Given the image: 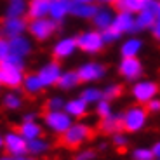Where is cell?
Instances as JSON below:
<instances>
[{
  "label": "cell",
  "mask_w": 160,
  "mask_h": 160,
  "mask_svg": "<svg viewBox=\"0 0 160 160\" xmlns=\"http://www.w3.org/2000/svg\"><path fill=\"white\" fill-rule=\"evenodd\" d=\"M24 61L26 59L9 54L0 63V84L9 89L21 87V82L24 78Z\"/></svg>",
  "instance_id": "1"
},
{
  "label": "cell",
  "mask_w": 160,
  "mask_h": 160,
  "mask_svg": "<svg viewBox=\"0 0 160 160\" xmlns=\"http://www.w3.org/2000/svg\"><path fill=\"white\" fill-rule=\"evenodd\" d=\"M101 35L106 44L118 42L120 38H124V35H134V16L129 12L115 11L112 24L106 30H103Z\"/></svg>",
  "instance_id": "2"
},
{
  "label": "cell",
  "mask_w": 160,
  "mask_h": 160,
  "mask_svg": "<svg viewBox=\"0 0 160 160\" xmlns=\"http://www.w3.org/2000/svg\"><path fill=\"white\" fill-rule=\"evenodd\" d=\"M75 42H77V51H82L84 54H89V56H96L106 47V42H104L101 32H98L94 28L82 30L75 37Z\"/></svg>",
  "instance_id": "3"
},
{
  "label": "cell",
  "mask_w": 160,
  "mask_h": 160,
  "mask_svg": "<svg viewBox=\"0 0 160 160\" xmlns=\"http://www.w3.org/2000/svg\"><path fill=\"white\" fill-rule=\"evenodd\" d=\"M58 32V23L52 21L51 18H40V19H28L26 26V35L37 42H45L52 38L54 33Z\"/></svg>",
  "instance_id": "4"
},
{
  "label": "cell",
  "mask_w": 160,
  "mask_h": 160,
  "mask_svg": "<svg viewBox=\"0 0 160 160\" xmlns=\"http://www.w3.org/2000/svg\"><path fill=\"white\" fill-rule=\"evenodd\" d=\"M148 112L143 106H131L125 113H122V129L129 132H138L146 124Z\"/></svg>",
  "instance_id": "5"
},
{
  "label": "cell",
  "mask_w": 160,
  "mask_h": 160,
  "mask_svg": "<svg viewBox=\"0 0 160 160\" xmlns=\"http://www.w3.org/2000/svg\"><path fill=\"white\" fill-rule=\"evenodd\" d=\"M77 75H78L80 82H85V84H92V82H98V80L104 78L106 75V66L99 61H85L75 70Z\"/></svg>",
  "instance_id": "6"
},
{
  "label": "cell",
  "mask_w": 160,
  "mask_h": 160,
  "mask_svg": "<svg viewBox=\"0 0 160 160\" xmlns=\"http://www.w3.org/2000/svg\"><path fill=\"white\" fill-rule=\"evenodd\" d=\"M158 94V85L153 80H146V78H139L134 82L132 85V98L138 101V103L146 104L150 99L157 98Z\"/></svg>",
  "instance_id": "7"
},
{
  "label": "cell",
  "mask_w": 160,
  "mask_h": 160,
  "mask_svg": "<svg viewBox=\"0 0 160 160\" xmlns=\"http://www.w3.org/2000/svg\"><path fill=\"white\" fill-rule=\"evenodd\" d=\"M26 26H28L26 18H4L0 23V37L9 40L19 35H26Z\"/></svg>",
  "instance_id": "8"
},
{
  "label": "cell",
  "mask_w": 160,
  "mask_h": 160,
  "mask_svg": "<svg viewBox=\"0 0 160 160\" xmlns=\"http://www.w3.org/2000/svg\"><path fill=\"white\" fill-rule=\"evenodd\" d=\"M91 138V129L87 124H72L66 131L63 132V141L66 146H78V144L85 143Z\"/></svg>",
  "instance_id": "9"
},
{
  "label": "cell",
  "mask_w": 160,
  "mask_h": 160,
  "mask_svg": "<svg viewBox=\"0 0 160 160\" xmlns=\"http://www.w3.org/2000/svg\"><path fill=\"white\" fill-rule=\"evenodd\" d=\"M75 52H77V42H75V37H72V35L59 37L52 44V56L56 58L58 61L70 59V58L75 56Z\"/></svg>",
  "instance_id": "10"
},
{
  "label": "cell",
  "mask_w": 160,
  "mask_h": 160,
  "mask_svg": "<svg viewBox=\"0 0 160 160\" xmlns=\"http://www.w3.org/2000/svg\"><path fill=\"white\" fill-rule=\"evenodd\" d=\"M44 120H45V125H47L52 132H58V134H63V132L73 124L72 117H70L68 113H64L63 110H54V112L49 110V112L45 113Z\"/></svg>",
  "instance_id": "11"
},
{
  "label": "cell",
  "mask_w": 160,
  "mask_h": 160,
  "mask_svg": "<svg viewBox=\"0 0 160 160\" xmlns=\"http://www.w3.org/2000/svg\"><path fill=\"white\" fill-rule=\"evenodd\" d=\"M61 72H63V68H61L59 61H49V63L42 64L38 68L37 77L40 78V82H42L44 87H52V85L58 84V80L61 77Z\"/></svg>",
  "instance_id": "12"
},
{
  "label": "cell",
  "mask_w": 160,
  "mask_h": 160,
  "mask_svg": "<svg viewBox=\"0 0 160 160\" xmlns=\"http://www.w3.org/2000/svg\"><path fill=\"white\" fill-rule=\"evenodd\" d=\"M118 73L129 82H136L143 75V63L139 58H122L118 63Z\"/></svg>",
  "instance_id": "13"
},
{
  "label": "cell",
  "mask_w": 160,
  "mask_h": 160,
  "mask_svg": "<svg viewBox=\"0 0 160 160\" xmlns=\"http://www.w3.org/2000/svg\"><path fill=\"white\" fill-rule=\"evenodd\" d=\"M7 42H9V54H11V56L26 59L33 51V42L28 35L14 37V38H9Z\"/></svg>",
  "instance_id": "14"
},
{
  "label": "cell",
  "mask_w": 160,
  "mask_h": 160,
  "mask_svg": "<svg viewBox=\"0 0 160 160\" xmlns=\"http://www.w3.org/2000/svg\"><path fill=\"white\" fill-rule=\"evenodd\" d=\"M113 16H115V9L110 7V5H98L94 16H92L91 23H92V28L98 30V32H103L106 30L112 24Z\"/></svg>",
  "instance_id": "15"
},
{
  "label": "cell",
  "mask_w": 160,
  "mask_h": 160,
  "mask_svg": "<svg viewBox=\"0 0 160 160\" xmlns=\"http://www.w3.org/2000/svg\"><path fill=\"white\" fill-rule=\"evenodd\" d=\"M143 47H144V42L141 37L127 35L120 44V54H122V58H139Z\"/></svg>",
  "instance_id": "16"
},
{
  "label": "cell",
  "mask_w": 160,
  "mask_h": 160,
  "mask_svg": "<svg viewBox=\"0 0 160 160\" xmlns=\"http://www.w3.org/2000/svg\"><path fill=\"white\" fill-rule=\"evenodd\" d=\"M2 144L5 146L7 153H12L14 157L26 153V139L21 136L19 132H9L7 136L2 139Z\"/></svg>",
  "instance_id": "17"
},
{
  "label": "cell",
  "mask_w": 160,
  "mask_h": 160,
  "mask_svg": "<svg viewBox=\"0 0 160 160\" xmlns=\"http://www.w3.org/2000/svg\"><path fill=\"white\" fill-rule=\"evenodd\" d=\"M157 19H160V18L155 16V14L152 12V9L146 5L144 9H141L139 12H136V14H134V33L148 32L150 26H152Z\"/></svg>",
  "instance_id": "18"
},
{
  "label": "cell",
  "mask_w": 160,
  "mask_h": 160,
  "mask_svg": "<svg viewBox=\"0 0 160 160\" xmlns=\"http://www.w3.org/2000/svg\"><path fill=\"white\" fill-rule=\"evenodd\" d=\"M70 0H51V7H49V16L52 21H56L58 24L68 19L70 16Z\"/></svg>",
  "instance_id": "19"
},
{
  "label": "cell",
  "mask_w": 160,
  "mask_h": 160,
  "mask_svg": "<svg viewBox=\"0 0 160 160\" xmlns=\"http://www.w3.org/2000/svg\"><path fill=\"white\" fill-rule=\"evenodd\" d=\"M51 0H28L26 4V19H40L49 16Z\"/></svg>",
  "instance_id": "20"
},
{
  "label": "cell",
  "mask_w": 160,
  "mask_h": 160,
  "mask_svg": "<svg viewBox=\"0 0 160 160\" xmlns=\"http://www.w3.org/2000/svg\"><path fill=\"white\" fill-rule=\"evenodd\" d=\"M96 9H98L96 4H72L70 5V16L75 18V19L91 21Z\"/></svg>",
  "instance_id": "21"
},
{
  "label": "cell",
  "mask_w": 160,
  "mask_h": 160,
  "mask_svg": "<svg viewBox=\"0 0 160 160\" xmlns=\"http://www.w3.org/2000/svg\"><path fill=\"white\" fill-rule=\"evenodd\" d=\"M150 4V0H115V11H120V12H129V14H136L139 12L141 9H144L146 5Z\"/></svg>",
  "instance_id": "22"
},
{
  "label": "cell",
  "mask_w": 160,
  "mask_h": 160,
  "mask_svg": "<svg viewBox=\"0 0 160 160\" xmlns=\"http://www.w3.org/2000/svg\"><path fill=\"white\" fill-rule=\"evenodd\" d=\"M28 0H5L4 18H26Z\"/></svg>",
  "instance_id": "23"
},
{
  "label": "cell",
  "mask_w": 160,
  "mask_h": 160,
  "mask_svg": "<svg viewBox=\"0 0 160 160\" xmlns=\"http://www.w3.org/2000/svg\"><path fill=\"white\" fill-rule=\"evenodd\" d=\"M87 106L89 104L85 103L82 98H73L70 101H64V106H63V112L68 113L70 117H82L87 113Z\"/></svg>",
  "instance_id": "24"
},
{
  "label": "cell",
  "mask_w": 160,
  "mask_h": 160,
  "mask_svg": "<svg viewBox=\"0 0 160 160\" xmlns=\"http://www.w3.org/2000/svg\"><path fill=\"white\" fill-rule=\"evenodd\" d=\"M78 84H80V80H78V75H77L75 70H66V72L63 70L56 85L61 87L63 91H72V89H75Z\"/></svg>",
  "instance_id": "25"
},
{
  "label": "cell",
  "mask_w": 160,
  "mask_h": 160,
  "mask_svg": "<svg viewBox=\"0 0 160 160\" xmlns=\"http://www.w3.org/2000/svg\"><path fill=\"white\" fill-rule=\"evenodd\" d=\"M19 134L26 141L35 139V138L42 136V127L37 124L35 120H24L23 124H21V127H19Z\"/></svg>",
  "instance_id": "26"
},
{
  "label": "cell",
  "mask_w": 160,
  "mask_h": 160,
  "mask_svg": "<svg viewBox=\"0 0 160 160\" xmlns=\"http://www.w3.org/2000/svg\"><path fill=\"white\" fill-rule=\"evenodd\" d=\"M101 129H103L104 132H113V134H117V132L122 129V115L112 112L108 117H103Z\"/></svg>",
  "instance_id": "27"
},
{
  "label": "cell",
  "mask_w": 160,
  "mask_h": 160,
  "mask_svg": "<svg viewBox=\"0 0 160 160\" xmlns=\"http://www.w3.org/2000/svg\"><path fill=\"white\" fill-rule=\"evenodd\" d=\"M21 87L28 92V94H38V92H42L45 89L44 85H42V82H40V78L37 77V73L24 75L23 82H21Z\"/></svg>",
  "instance_id": "28"
},
{
  "label": "cell",
  "mask_w": 160,
  "mask_h": 160,
  "mask_svg": "<svg viewBox=\"0 0 160 160\" xmlns=\"http://www.w3.org/2000/svg\"><path fill=\"white\" fill-rule=\"evenodd\" d=\"M78 98H82V99L85 101L87 104H96L99 99H103V92H101L99 87H94V85H89V87H85L84 91H82V94H80Z\"/></svg>",
  "instance_id": "29"
},
{
  "label": "cell",
  "mask_w": 160,
  "mask_h": 160,
  "mask_svg": "<svg viewBox=\"0 0 160 160\" xmlns=\"http://www.w3.org/2000/svg\"><path fill=\"white\" fill-rule=\"evenodd\" d=\"M49 148V144L45 139H38V138H35V139H30L26 141V152H30L32 155H42V153H45Z\"/></svg>",
  "instance_id": "30"
},
{
  "label": "cell",
  "mask_w": 160,
  "mask_h": 160,
  "mask_svg": "<svg viewBox=\"0 0 160 160\" xmlns=\"http://www.w3.org/2000/svg\"><path fill=\"white\" fill-rule=\"evenodd\" d=\"M21 104H23V98H21V94H18L14 89L9 91L7 94L4 96V106H5V108L18 110V108H21Z\"/></svg>",
  "instance_id": "31"
},
{
  "label": "cell",
  "mask_w": 160,
  "mask_h": 160,
  "mask_svg": "<svg viewBox=\"0 0 160 160\" xmlns=\"http://www.w3.org/2000/svg\"><path fill=\"white\" fill-rule=\"evenodd\" d=\"M101 92H103V99L112 101V99H115V98H118L120 94H122V87H120L118 84H108L104 89H101Z\"/></svg>",
  "instance_id": "32"
},
{
  "label": "cell",
  "mask_w": 160,
  "mask_h": 160,
  "mask_svg": "<svg viewBox=\"0 0 160 160\" xmlns=\"http://www.w3.org/2000/svg\"><path fill=\"white\" fill-rule=\"evenodd\" d=\"M96 112H98V115H99V117H108L110 113L113 112V110H112V104H110V101L99 99V101L96 103Z\"/></svg>",
  "instance_id": "33"
},
{
  "label": "cell",
  "mask_w": 160,
  "mask_h": 160,
  "mask_svg": "<svg viewBox=\"0 0 160 160\" xmlns=\"http://www.w3.org/2000/svg\"><path fill=\"white\" fill-rule=\"evenodd\" d=\"M63 106H64V99L61 96H54V98H51V99L47 101V110H63Z\"/></svg>",
  "instance_id": "34"
},
{
  "label": "cell",
  "mask_w": 160,
  "mask_h": 160,
  "mask_svg": "<svg viewBox=\"0 0 160 160\" xmlns=\"http://www.w3.org/2000/svg\"><path fill=\"white\" fill-rule=\"evenodd\" d=\"M152 158H153L152 152L146 148H139L134 152V160H152Z\"/></svg>",
  "instance_id": "35"
},
{
  "label": "cell",
  "mask_w": 160,
  "mask_h": 160,
  "mask_svg": "<svg viewBox=\"0 0 160 160\" xmlns=\"http://www.w3.org/2000/svg\"><path fill=\"white\" fill-rule=\"evenodd\" d=\"M7 56H9V42H7V38L0 37V63Z\"/></svg>",
  "instance_id": "36"
},
{
  "label": "cell",
  "mask_w": 160,
  "mask_h": 160,
  "mask_svg": "<svg viewBox=\"0 0 160 160\" xmlns=\"http://www.w3.org/2000/svg\"><path fill=\"white\" fill-rule=\"evenodd\" d=\"M148 32L152 33V37H153L155 40H158V38H160V19H157L155 23H153L152 26H150Z\"/></svg>",
  "instance_id": "37"
},
{
  "label": "cell",
  "mask_w": 160,
  "mask_h": 160,
  "mask_svg": "<svg viewBox=\"0 0 160 160\" xmlns=\"http://www.w3.org/2000/svg\"><path fill=\"white\" fill-rule=\"evenodd\" d=\"M146 112H158L160 110V101L157 99V98H153V99H150L148 103H146Z\"/></svg>",
  "instance_id": "38"
},
{
  "label": "cell",
  "mask_w": 160,
  "mask_h": 160,
  "mask_svg": "<svg viewBox=\"0 0 160 160\" xmlns=\"http://www.w3.org/2000/svg\"><path fill=\"white\" fill-rule=\"evenodd\" d=\"M113 143H115L117 146H125L127 139H125V136H122V134H115V138H113Z\"/></svg>",
  "instance_id": "39"
},
{
  "label": "cell",
  "mask_w": 160,
  "mask_h": 160,
  "mask_svg": "<svg viewBox=\"0 0 160 160\" xmlns=\"http://www.w3.org/2000/svg\"><path fill=\"white\" fill-rule=\"evenodd\" d=\"M92 158H94V153L89 152V150L87 152H82L80 155H77V160H92Z\"/></svg>",
  "instance_id": "40"
},
{
  "label": "cell",
  "mask_w": 160,
  "mask_h": 160,
  "mask_svg": "<svg viewBox=\"0 0 160 160\" xmlns=\"http://www.w3.org/2000/svg\"><path fill=\"white\" fill-rule=\"evenodd\" d=\"M94 4L96 5H110V7H113L115 0H94Z\"/></svg>",
  "instance_id": "41"
},
{
  "label": "cell",
  "mask_w": 160,
  "mask_h": 160,
  "mask_svg": "<svg viewBox=\"0 0 160 160\" xmlns=\"http://www.w3.org/2000/svg\"><path fill=\"white\" fill-rule=\"evenodd\" d=\"M150 152H152V155L157 158V157L160 155V143H155V144H153V148L150 150Z\"/></svg>",
  "instance_id": "42"
},
{
  "label": "cell",
  "mask_w": 160,
  "mask_h": 160,
  "mask_svg": "<svg viewBox=\"0 0 160 160\" xmlns=\"http://www.w3.org/2000/svg\"><path fill=\"white\" fill-rule=\"evenodd\" d=\"M72 4H94V0H70Z\"/></svg>",
  "instance_id": "43"
},
{
  "label": "cell",
  "mask_w": 160,
  "mask_h": 160,
  "mask_svg": "<svg viewBox=\"0 0 160 160\" xmlns=\"http://www.w3.org/2000/svg\"><path fill=\"white\" fill-rule=\"evenodd\" d=\"M24 120H35V115H33V113H28V115H24Z\"/></svg>",
  "instance_id": "44"
},
{
  "label": "cell",
  "mask_w": 160,
  "mask_h": 160,
  "mask_svg": "<svg viewBox=\"0 0 160 160\" xmlns=\"http://www.w3.org/2000/svg\"><path fill=\"white\" fill-rule=\"evenodd\" d=\"M12 160H32V158H26V157H23V155H19V157H14Z\"/></svg>",
  "instance_id": "45"
},
{
  "label": "cell",
  "mask_w": 160,
  "mask_h": 160,
  "mask_svg": "<svg viewBox=\"0 0 160 160\" xmlns=\"http://www.w3.org/2000/svg\"><path fill=\"white\" fill-rule=\"evenodd\" d=\"M0 146H2V136H0Z\"/></svg>",
  "instance_id": "46"
},
{
  "label": "cell",
  "mask_w": 160,
  "mask_h": 160,
  "mask_svg": "<svg viewBox=\"0 0 160 160\" xmlns=\"http://www.w3.org/2000/svg\"><path fill=\"white\" fill-rule=\"evenodd\" d=\"M0 160H9V158H0Z\"/></svg>",
  "instance_id": "47"
},
{
  "label": "cell",
  "mask_w": 160,
  "mask_h": 160,
  "mask_svg": "<svg viewBox=\"0 0 160 160\" xmlns=\"http://www.w3.org/2000/svg\"><path fill=\"white\" fill-rule=\"evenodd\" d=\"M0 87H2V84H0Z\"/></svg>",
  "instance_id": "48"
}]
</instances>
